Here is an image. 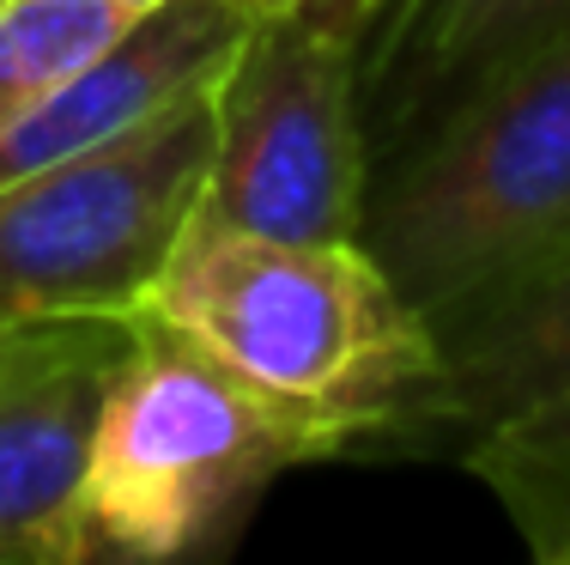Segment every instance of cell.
Returning <instances> with one entry per match:
<instances>
[{
  "label": "cell",
  "mask_w": 570,
  "mask_h": 565,
  "mask_svg": "<svg viewBox=\"0 0 570 565\" xmlns=\"http://www.w3.org/2000/svg\"><path fill=\"white\" fill-rule=\"evenodd\" d=\"M146 311L237 377L297 462L413 456L443 377L438 322L364 237H267L195 220Z\"/></svg>",
  "instance_id": "1"
},
{
  "label": "cell",
  "mask_w": 570,
  "mask_h": 565,
  "mask_svg": "<svg viewBox=\"0 0 570 565\" xmlns=\"http://www.w3.org/2000/svg\"><path fill=\"white\" fill-rule=\"evenodd\" d=\"M364 250L431 322L570 250V31L376 158Z\"/></svg>",
  "instance_id": "2"
},
{
  "label": "cell",
  "mask_w": 570,
  "mask_h": 565,
  "mask_svg": "<svg viewBox=\"0 0 570 565\" xmlns=\"http://www.w3.org/2000/svg\"><path fill=\"white\" fill-rule=\"evenodd\" d=\"M285 468H297V450L249 389L140 311L91 444L86 559L176 565L225 554Z\"/></svg>",
  "instance_id": "3"
},
{
  "label": "cell",
  "mask_w": 570,
  "mask_h": 565,
  "mask_svg": "<svg viewBox=\"0 0 570 565\" xmlns=\"http://www.w3.org/2000/svg\"><path fill=\"white\" fill-rule=\"evenodd\" d=\"M395 0H274L219 74L200 220L267 237H364V79Z\"/></svg>",
  "instance_id": "4"
},
{
  "label": "cell",
  "mask_w": 570,
  "mask_h": 565,
  "mask_svg": "<svg viewBox=\"0 0 570 565\" xmlns=\"http://www.w3.org/2000/svg\"><path fill=\"white\" fill-rule=\"evenodd\" d=\"M219 146V79L153 123L0 183V334L140 316L200 220Z\"/></svg>",
  "instance_id": "5"
},
{
  "label": "cell",
  "mask_w": 570,
  "mask_h": 565,
  "mask_svg": "<svg viewBox=\"0 0 570 565\" xmlns=\"http://www.w3.org/2000/svg\"><path fill=\"white\" fill-rule=\"evenodd\" d=\"M134 316L0 334V565H86V475Z\"/></svg>",
  "instance_id": "6"
},
{
  "label": "cell",
  "mask_w": 570,
  "mask_h": 565,
  "mask_svg": "<svg viewBox=\"0 0 570 565\" xmlns=\"http://www.w3.org/2000/svg\"><path fill=\"white\" fill-rule=\"evenodd\" d=\"M249 25V0H165L134 12L121 37H110L79 74H67L12 134H0V183L116 140L170 110L176 98L213 86Z\"/></svg>",
  "instance_id": "7"
},
{
  "label": "cell",
  "mask_w": 570,
  "mask_h": 565,
  "mask_svg": "<svg viewBox=\"0 0 570 565\" xmlns=\"http://www.w3.org/2000/svg\"><path fill=\"white\" fill-rule=\"evenodd\" d=\"M564 31L570 0H395L364 79L371 165Z\"/></svg>",
  "instance_id": "8"
},
{
  "label": "cell",
  "mask_w": 570,
  "mask_h": 565,
  "mask_svg": "<svg viewBox=\"0 0 570 565\" xmlns=\"http://www.w3.org/2000/svg\"><path fill=\"white\" fill-rule=\"evenodd\" d=\"M443 377L413 432L419 450H455L492 420L570 389V250L547 267L438 316Z\"/></svg>",
  "instance_id": "9"
},
{
  "label": "cell",
  "mask_w": 570,
  "mask_h": 565,
  "mask_svg": "<svg viewBox=\"0 0 570 565\" xmlns=\"http://www.w3.org/2000/svg\"><path fill=\"white\" fill-rule=\"evenodd\" d=\"M461 462L498 499L528 554L540 565H570V389L473 432Z\"/></svg>",
  "instance_id": "10"
},
{
  "label": "cell",
  "mask_w": 570,
  "mask_h": 565,
  "mask_svg": "<svg viewBox=\"0 0 570 565\" xmlns=\"http://www.w3.org/2000/svg\"><path fill=\"white\" fill-rule=\"evenodd\" d=\"M128 19L134 7L121 0H0V134L121 37Z\"/></svg>",
  "instance_id": "11"
},
{
  "label": "cell",
  "mask_w": 570,
  "mask_h": 565,
  "mask_svg": "<svg viewBox=\"0 0 570 565\" xmlns=\"http://www.w3.org/2000/svg\"><path fill=\"white\" fill-rule=\"evenodd\" d=\"M121 7H134V12H146V7H165V0H121Z\"/></svg>",
  "instance_id": "12"
},
{
  "label": "cell",
  "mask_w": 570,
  "mask_h": 565,
  "mask_svg": "<svg viewBox=\"0 0 570 565\" xmlns=\"http://www.w3.org/2000/svg\"><path fill=\"white\" fill-rule=\"evenodd\" d=\"M249 7H255V12H262V7H274V0H249Z\"/></svg>",
  "instance_id": "13"
}]
</instances>
